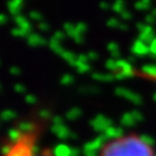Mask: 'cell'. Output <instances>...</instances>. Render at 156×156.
Listing matches in <instances>:
<instances>
[{
  "mask_svg": "<svg viewBox=\"0 0 156 156\" xmlns=\"http://www.w3.org/2000/svg\"><path fill=\"white\" fill-rule=\"evenodd\" d=\"M102 156H152V152L136 136H126L109 143L102 150Z\"/></svg>",
  "mask_w": 156,
  "mask_h": 156,
  "instance_id": "obj_1",
  "label": "cell"
},
{
  "mask_svg": "<svg viewBox=\"0 0 156 156\" xmlns=\"http://www.w3.org/2000/svg\"><path fill=\"white\" fill-rule=\"evenodd\" d=\"M90 126H91V128L95 132H97L98 134H102L107 128L113 126V123H112V121L109 118H107L106 115L97 114V115H95L94 118L90 121Z\"/></svg>",
  "mask_w": 156,
  "mask_h": 156,
  "instance_id": "obj_2",
  "label": "cell"
},
{
  "mask_svg": "<svg viewBox=\"0 0 156 156\" xmlns=\"http://www.w3.org/2000/svg\"><path fill=\"white\" fill-rule=\"evenodd\" d=\"M114 94H115L117 96L122 97V98L128 100L129 102H132V103H134V105H141V102H143L140 95H138V94H135V92H133V91H130V90H128V89H126V87H123V86L115 87Z\"/></svg>",
  "mask_w": 156,
  "mask_h": 156,
  "instance_id": "obj_3",
  "label": "cell"
},
{
  "mask_svg": "<svg viewBox=\"0 0 156 156\" xmlns=\"http://www.w3.org/2000/svg\"><path fill=\"white\" fill-rule=\"evenodd\" d=\"M108 141V139L103 135V134H98L92 141H87L83 145V151H94V152H98V150H101L105 145V143Z\"/></svg>",
  "mask_w": 156,
  "mask_h": 156,
  "instance_id": "obj_4",
  "label": "cell"
},
{
  "mask_svg": "<svg viewBox=\"0 0 156 156\" xmlns=\"http://www.w3.org/2000/svg\"><path fill=\"white\" fill-rule=\"evenodd\" d=\"M63 30H64L65 34L69 36L75 43L80 44V43L84 42V37H83V34H80L79 32L76 31L75 25H73V23H70V22H65V23L63 25Z\"/></svg>",
  "mask_w": 156,
  "mask_h": 156,
  "instance_id": "obj_5",
  "label": "cell"
},
{
  "mask_svg": "<svg viewBox=\"0 0 156 156\" xmlns=\"http://www.w3.org/2000/svg\"><path fill=\"white\" fill-rule=\"evenodd\" d=\"M130 52L135 57H144V55H149L150 54V48L147 44H145L144 42H141L139 38L134 41L132 48H130Z\"/></svg>",
  "mask_w": 156,
  "mask_h": 156,
  "instance_id": "obj_6",
  "label": "cell"
},
{
  "mask_svg": "<svg viewBox=\"0 0 156 156\" xmlns=\"http://www.w3.org/2000/svg\"><path fill=\"white\" fill-rule=\"evenodd\" d=\"M108 140H118L119 138H123V128L122 127H115V126H111L109 128H107L103 133H102Z\"/></svg>",
  "mask_w": 156,
  "mask_h": 156,
  "instance_id": "obj_7",
  "label": "cell"
},
{
  "mask_svg": "<svg viewBox=\"0 0 156 156\" xmlns=\"http://www.w3.org/2000/svg\"><path fill=\"white\" fill-rule=\"evenodd\" d=\"M51 130L53 134H55L59 139L64 140V139H69L70 138V133L71 130H69V128L63 123V124H58V126H53L51 127Z\"/></svg>",
  "mask_w": 156,
  "mask_h": 156,
  "instance_id": "obj_8",
  "label": "cell"
},
{
  "mask_svg": "<svg viewBox=\"0 0 156 156\" xmlns=\"http://www.w3.org/2000/svg\"><path fill=\"white\" fill-rule=\"evenodd\" d=\"M139 40L141 41V42H144L145 44H147V46H150L151 43H152V41L155 40V33H154V28H152V26H146V28L141 32V33H139Z\"/></svg>",
  "mask_w": 156,
  "mask_h": 156,
  "instance_id": "obj_9",
  "label": "cell"
},
{
  "mask_svg": "<svg viewBox=\"0 0 156 156\" xmlns=\"http://www.w3.org/2000/svg\"><path fill=\"white\" fill-rule=\"evenodd\" d=\"M70 152H71V146H69L64 143L57 144L52 150L53 156H70Z\"/></svg>",
  "mask_w": 156,
  "mask_h": 156,
  "instance_id": "obj_10",
  "label": "cell"
},
{
  "mask_svg": "<svg viewBox=\"0 0 156 156\" xmlns=\"http://www.w3.org/2000/svg\"><path fill=\"white\" fill-rule=\"evenodd\" d=\"M27 40V43L32 47H37V46H44L47 44V40L46 38H43L42 36L37 34V33H31L28 34V37L26 38Z\"/></svg>",
  "mask_w": 156,
  "mask_h": 156,
  "instance_id": "obj_11",
  "label": "cell"
},
{
  "mask_svg": "<svg viewBox=\"0 0 156 156\" xmlns=\"http://www.w3.org/2000/svg\"><path fill=\"white\" fill-rule=\"evenodd\" d=\"M91 79H94L96 81H101V83H111V81H114L115 80V77H114V74L92 73L91 74Z\"/></svg>",
  "mask_w": 156,
  "mask_h": 156,
  "instance_id": "obj_12",
  "label": "cell"
},
{
  "mask_svg": "<svg viewBox=\"0 0 156 156\" xmlns=\"http://www.w3.org/2000/svg\"><path fill=\"white\" fill-rule=\"evenodd\" d=\"M6 6H8L9 12H10L12 16L21 15V14H20L21 6H22V2H21V0H12V2H9V3L6 4Z\"/></svg>",
  "mask_w": 156,
  "mask_h": 156,
  "instance_id": "obj_13",
  "label": "cell"
},
{
  "mask_svg": "<svg viewBox=\"0 0 156 156\" xmlns=\"http://www.w3.org/2000/svg\"><path fill=\"white\" fill-rule=\"evenodd\" d=\"M107 51L111 53V58L118 60V59H122L121 58V51H119V46L115 42H108L107 44Z\"/></svg>",
  "mask_w": 156,
  "mask_h": 156,
  "instance_id": "obj_14",
  "label": "cell"
},
{
  "mask_svg": "<svg viewBox=\"0 0 156 156\" xmlns=\"http://www.w3.org/2000/svg\"><path fill=\"white\" fill-rule=\"evenodd\" d=\"M8 139L10 140V143L17 144V143H20L21 139H22V133H21L17 128H11V129L8 132Z\"/></svg>",
  "mask_w": 156,
  "mask_h": 156,
  "instance_id": "obj_15",
  "label": "cell"
},
{
  "mask_svg": "<svg viewBox=\"0 0 156 156\" xmlns=\"http://www.w3.org/2000/svg\"><path fill=\"white\" fill-rule=\"evenodd\" d=\"M135 123H136V121L134 119V117L132 115L130 112H127V113H124V114L122 115V118H121V124H122V127L130 128V127L135 126Z\"/></svg>",
  "mask_w": 156,
  "mask_h": 156,
  "instance_id": "obj_16",
  "label": "cell"
},
{
  "mask_svg": "<svg viewBox=\"0 0 156 156\" xmlns=\"http://www.w3.org/2000/svg\"><path fill=\"white\" fill-rule=\"evenodd\" d=\"M9 156H31V155L28 152V146H26L23 144H20V145L14 147L12 152Z\"/></svg>",
  "mask_w": 156,
  "mask_h": 156,
  "instance_id": "obj_17",
  "label": "cell"
},
{
  "mask_svg": "<svg viewBox=\"0 0 156 156\" xmlns=\"http://www.w3.org/2000/svg\"><path fill=\"white\" fill-rule=\"evenodd\" d=\"M80 115H81V109H80L79 107H73V108H70V109L66 112L65 118H66L68 121H75V119L79 118Z\"/></svg>",
  "mask_w": 156,
  "mask_h": 156,
  "instance_id": "obj_18",
  "label": "cell"
},
{
  "mask_svg": "<svg viewBox=\"0 0 156 156\" xmlns=\"http://www.w3.org/2000/svg\"><path fill=\"white\" fill-rule=\"evenodd\" d=\"M141 73L150 76L156 77V64H145L141 66Z\"/></svg>",
  "mask_w": 156,
  "mask_h": 156,
  "instance_id": "obj_19",
  "label": "cell"
},
{
  "mask_svg": "<svg viewBox=\"0 0 156 156\" xmlns=\"http://www.w3.org/2000/svg\"><path fill=\"white\" fill-rule=\"evenodd\" d=\"M74 68H75V70H76L77 73H81V74L89 73V71L91 70V66H90L87 63H83V62H80L79 59H77L76 63L74 64Z\"/></svg>",
  "mask_w": 156,
  "mask_h": 156,
  "instance_id": "obj_20",
  "label": "cell"
},
{
  "mask_svg": "<svg viewBox=\"0 0 156 156\" xmlns=\"http://www.w3.org/2000/svg\"><path fill=\"white\" fill-rule=\"evenodd\" d=\"M65 62H68L70 65H73L74 66V64L76 63V60H77V57L73 53V52H69V51H64L63 52V54L60 55Z\"/></svg>",
  "mask_w": 156,
  "mask_h": 156,
  "instance_id": "obj_21",
  "label": "cell"
},
{
  "mask_svg": "<svg viewBox=\"0 0 156 156\" xmlns=\"http://www.w3.org/2000/svg\"><path fill=\"white\" fill-rule=\"evenodd\" d=\"M17 129L21 132V133H30V132H32L33 129H34V126H33V123H31V122H20L19 124H17Z\"/></svg>",
  "mask_w": 156,
  "mask_h": 156,
  "instance_id": "obj_22",
  "label": "cell"
},
{
  "mask_svg": "<svg viewBox=\"0 0 156 156\" xmlns=\"http://www.w3.org/2000/svg\"><path fill=\"white\" fill-rule=\"evenodd\" d=\"M105 66H106L107 70H109L112 73H118L119 71V68H118V64H117V60L113 59V58L107 59L106 63H105Z\"/></svg>",
  "mask_w": 156,
  "mask_h": 156,
  "instance_id": "obj_23",
  "label": "cell"
},
{
  "mask_svg": "<svg viewBox=\"0 0 156 156\" xmlns=\"http://www.w3.org/2000/svg\"><path fill=\"white\" fill-rule=\"evenodd\" d=\"M48 46H49V48H51L54 53H57V54H59V55H62L63 52L65 51V49L62 47V44H60L59 42H55V41H53V40H49Z\"/></svg>",
  "mask_w": 156,
  "mask_h": 156,
  "instance_id": "obj_24",
  "label": "cell"
},
{
  "mask_svg": "<svg viewBox=\"0 0 156 156\" xmlns=\"http://www.w3.org/2000/svg\"><path fill=\"white\" fill-rule=\"evenodd\" d=\"M79 92H81V94H97V92H100V89L97 86L85 85V86L79 87Z\"/></svg>",
  "mask_w": 156,
  "mask_h": 156,
  "instance_id": "obj_25",
  "label": "cell"
},
{
  "mask_svg": "<svg viewBox=\"0 0 156 156\" xmlns=\"http://www.w3.org/2000/svg\"><path fill=\"white\" fill-rule=\"evenodd\" d=\"M112 10L114 11V12H117V14H122L126 9H124V3L122 2V0H115V2L112 4Z\"/></svg>",
  "mask_w": 156,
  "mask_h": 156,
  "instance_id": "obj_26",
  "label": "cell"
},
{
  "mask_svg": "<svg viewBox=\"0 0 156 156\" xmlns=\"http://www.w3.org/2000/svg\"><path fill=\"white\" fill-rule=\"evenodd\" d=\"M151 3H150V0H141V2H138L134 4V8L139 11H144V10H147L150 8Z\"/></svg>",
  "mask_w": 156,
  "mask_h": 156,
  "instance_id": "obj_27",
  "label": "cell"
},
{
  "mask_svg": "<svg viewBox=\"0 0 156 156\" xmlns=\"http://www.w3.org/2000/svg\"><path fill=\"white\" fill-rule=\"evenodd\" d=\"M139 139H140V141H141L143 144H145V145L149 146V147H151V146L154 145V138H152L151 135H149V134H141V135L139 136Z\"/></svg>",
  "mask_w": 156,
  "mask_h": 156,
  "instance_id": "obj_28",
  "label": "cell"
},
{
  "mask_svg": "<svg viewBox=\"0 0 156 156\" xmlns=\"http://www.w3.org/2000/svg\"><path fill=\"white\" fill-rule=\"evenodd\" d=\"M16 117V113L11 109H4L2 112V119L3 121H11Z\"/></svg>",
  "mask_w": 156,
  "mask_h": 156,
  "instance_id": "obj_29",
  "label": "cell"
},
{
  "mask_svg": "<svg viewBox=\"0 0 156 156\" xmlns=\"http://www.w3.org/2000/svg\"><path fill=\"white\" fill-rule=\"evenodd\" d=\"M11 34L12 36H15V37H20V38H27L28 37V33L27 32H25L22 28H20V27H14L12 30H11Z\"/></svg>",
  "mask_w": 156,
  "mask_h": 156,
  "instance_id": "obj_30",
  "label": "cell"
},
{
  "mask_svg": "<svg viewBox=\"0 0 156 156\" xmlns=\"http://www.w3.org/2000/svg\"><path fill=\"white\" fill-rule=\"evenodd\" d=\"M74 83V76L71 74H65L60 77V84L62 85H70Z\"/></svg>",
  "mask_w": 156,
  "mask_h": 156,
  "instance_id": "obj_31",
  "label": "cell"
},
{
  "mask_svg": "<svg viewBox=\"0 0 156 156\" xmlns=\"http://www.w3.org/2000/svg\"><path fill=\"white\" fill-rule=\"evenodd\" d=\"M106 25H107L108 27H111V28H119L121 22H119V20H118V19H115V17H111V19H108V20L106 21Z\"/></svg>",
  "mask_w": 156,
  "mask_h": 156,
  "instance_id": "obj_32",
  "label": "cell"
},
{
  "mask_svg": "<svg viewBox=\"0 0 156 156\" xmlns=\"http://www.w3.org/2000/svg\"><path fill=\"white\" fill-rule=\"evenodd\" d=\"M30 19L31 20H33V21H37V22H42V15L38 12V11H36V10H32V11H30Z\"/></svg>",
  "mask_w": 156,
  "mask_h": 156,
  "instance_id": "obj_33",
  "label": "cell"
},
{
  "mask_svg": "<svg viewBox=\"0 0 156 156\" xmlns=\"http://www.w3.org/2000/svg\"><path fill=\"white\" fill-rule=\"evenodd\" d=\"M63 38H64V32H62V31H55L54 33H53V36H52V38L51 40H53V41H55V42H62L63 41Z\"/></svg>",
  "mask_w": 156,
  "mask_h": 156,
  "instance_id": "obj_34",
  "label": "cell"
},
{
  "mask_svg": "<svg viewBox=\"0 0 156 156\" xmlns=\"http://www.w3.org/2000/svg\"><path fill=\"white\" fill-rule=\"evenodd\" d=\"M38 115H40V118H42V119H48V118H51V117H52L51 112L48 109H46V108H42V109L38 111Z\"/></svg>",
  "mask_w": 156,
  "mask_h": 156,
  "instance_id": "obj_35",
  "label": "cell"
},
{
  "mask_svg": "<svg viewBox=\"0 0 156 156\" xmlns=\"http://www.w3.org/2000/svg\"><path fill=\"white\" fill-rule=\"evenodd\" d=\"M149 48H150V58L151 59H154V60H156V38L152 41V43L149 46Z\"/></svg>",
  "mask_w": 156,
  "mask_h": 156,
  "instance_id": "obj_36",
  "label": "cell"
},
{
  "mask_svg": "<svg viewBox=\"0 0 156 156\" xmlns=\"http://www.w3.org/2000/svg\"><path fill=\"white\" fill-rule=\"evenodd\" d=\"M12 150H14V146H11L10 144H4L2 147V154L4 156H9L12 152Z\"/></svg>",
  "mask_w": 156,
  "mask_h": 156,
  "instance_id": "obj_37",
  "label": "cell"
},
{
  "mask_svg": "<svg viewBox=\"0 0 156 156\" xmlns=\"http://www.w3.org/2000/svg\"><path fill=\"white\" fill-rule=\"evenodd\" d=\"M155 21H156V17L150 12V14H147V15H145V17H144V22L146 23V25H149V26H152L154 23H155Z\"/></svg>",
  "mask_w": 156,
  "mask_h": 156,
  "instance_id": "obj_38",
  "label": "cell"
},
{
  "mask_svg": "<svg viewBox=\"0 0 156 156\" xmlns=\"http://www.w3.org/2000/svg\"><path fill=\"white\" fill-rule=\"evenodd\" d=\"M127 77H130V76H133L134 75V69H133V65L132 64H129L128 66H126L123 70H121Z\"/></svg>",
  "mask_w": 156,
  "mask_h": 156,
  "instance_id": "obj_39",
  "label": "cell"
},
{
  "mask_svg": "<svg viewBox=\"0 0 156 156\" xmlns=\"http://www.w3.org/2000/svg\"><path fill=\"white\" fill-rule=\"evenodd\" d=\"M27 146H28V152L31 156H36L38 152H40V147H38L36 144H30Z\"/></svg>",
  "mask_w": 156,
  "mask_h": 156,
  "instance_id": "obj_40",
  "label": "cell"
},
{
  "mask_svg": "<svg viewBox=\"0 0 156 156\" xmlns=\"http://www.w3.org/2000/svg\"><path fill=\"white\" fill-rule=\"evenodd\" d=\"M75 27H76V31L79 32L80 34H84V33L86 32V30H87V26H86V23H84V22H79V23H76V25H75Z\"/></svg>",
  "mask_w": 156,
  "mask_h": 156,
  "instance_id": "obj_41",
  "label": "cell"
},
{
  "mask_svg": "<svg viewBox=\"0 0 156 156\" xmlns=\"http://www.w3.org/2000/svg\"><path fill=\"white\" fill-rule=\"evenodd\" d=\"M130 113H132V115L134 117V119H135L136 122H141V121L144 119V115H143L141 112L138 111V109H134V111H132Z\"/></svg>",
  "mask_w": 156,
  "mask_h": 156,
  "instance_id": "obj_42",
  "label": "cell"
},
{
  "mask_svg": "<svg viewBox=\"0 0 156 156\" xmlns=\"http://www.w3.org/2000/svg\"><path fill=\"white\" fill-rule=\"evenodd\" d=\"M25 21H27V19H26L23 15H17V16H14V22H15L17 26L22 25Z\"/></svg>",
  "mask_w": 156,
  "mask_h": 156,
  "instance_id": "obj_43",
  "label": "cell"
},
{
  "mask_svg": "<svg viewBox=\"0 0 156 156\" xmlns=\"http://www.w3.org/2000/svg\"><path fill=\"white\" fill-rule=\"evenodd\" d=\"M52 124L53 126L63 124V117H60V115H53L52 117Z\"/></svg>",
  "mask_w": 156,
  "mask_h": 156,
  "instance_id": "obj_44",
  "label": "cell"
},
{
  "mask_svg": "<svg viewBox=\"0 0 156 156\" xmlns=\"http://www.w3.org/2000/svg\"><path fill=\"white\" fill-rule=\"evenodd\" d=\"M25 101H26L27 103H30V105H34V103L37 102V98H36L34 95H26V96H25Z\"/></svg>",
  "mask_w": 156,
  "mask_h": 156,
  "instance_id": "obj_45",
  "label": "cell"
},
{
  "mask_svg": "<svg viewBox=\"0 0 156 156\" xmlns=\"http://www.w3.org/2000/svg\"><path fill=\"white\" fill-rule=\"evenodd\" d=\"M14 90H15L17 94H23V92L26 91V89H25V86H23L22 84H15V85H14Z\"/></svg>",
  "mask_w": 156,
  "mask_h": 156,
  "instance_id": "obj_46",
  "label": "cell"
},
{
  "mask_svg": "<svg viewBox=\"0 0 156 156\" xmlns=\"http://www.w3.org/2000/svg\"><path fill=\"white\" fill-rule=\"evenodd\" d=\"M132 17H133V16H132V12L128 11V10H124V11L121 14V19H122V20H128V21H129Z\"/></svg>",
  "mask_w": 156,
  "mask_h": 156,
  "instance_id": "obj_47",
  "label": "cell"
},
{
  "mask_svg": "<svg viewBox=\"0 0 156 156\" xmlns=\"http://www.w3.org/2000/svg\"><path fill=\"white\" fill-rule=\"evenodd\" d=\"M37 27H38V30H41V31H48V30H49V25H48V23H46L44 21L38 22Z\"/></svg>",
  "mask_w": 156,
  "mask_h": 156,
  "instance_id": "obj_48",
  "label": "cell"
},
{
  "mask_svg": "<svg viewBox=\"0 0 156 156\" xmlns=\"http://www.w3.org/2000/svg\"><path fill=\"white\" fill-rule=\"evenodd\" d=\"M9 71H10V74H12V75H20V74H21V69H20L19 66H11V68L9 69Z\"/></svg>",
  "mask_w": 156,
  "mask_h": 156,
  "instance_id": "obj_49",
  "label": "cell"
},
{
  "mask_svg": "<svg viewBox=\"0 0 156 156\" xmlns=\"http://www.w3.org/2000/svg\"><path fill=\"white\" fill-rule=\"evenodd\" d=\"M114 77H115V80H119V81H122V80H124V79H127V76L122 73V71H118V73H115L114 74Z\"/></svg>",
  "mask_w": 156,
  "mask_h": 156,
  "instance_id": "obj_50",
  "label": "cell"
},
{
  "mask_svg": "<svg viewBox=\"0 0 156 156\" xmlns=\"http://www.w3.org/2000/svg\"><path fill=\"white\" fill-rule=\"evenodd\" d=\"M146 26H147V25H146L145 22H138V23L135 25V27H136V30H138V31H139L140 33H141V32H143V31H144V30L146 28Z\"/></svg>",
  "mask_w": 156,
  "mask_h": 156,
  "instance_id": "obj_51",
  "label": "cell"
},
{
  "mask_svg": "<svg viewBox=\"0 0 156 156\" xmlns=\"http://www.w3.org/2000/svg\"><path fill=\"white\" fill-rule=\"evenodd\" d=\"M87 57H89V60H97L98 59V54L96 52H94V51L89 52L87 53Z\"/></svg>",
  "mask_w": 156,
  "mask_h": 156,
  "instance_id": "obj_52",
  "label": "cell"
},
{
  "mask_svg": "<svg viewBox=\"0 0 156 156\" xmlns=\"http://www.w3.org/2000/svg\"><path fill=\"white\" fill-rule=\"evenodd\" d=\"M98 8L101 9V10H108L109 8H112L107 2H101L100 4H98Z\"/></svg>",
  "mask_w": 156,
  "mask_h": 156,
  "instance_id": "obj_53",
  "label": "cell"
},
{
  "mask_svg": "<svg viewBox=\"0 0 156 156\" xmlns=\"http://www.w3.org/2000/svg\"><path fill=\"white\" fill-rule=\"evenodd\" d=\"M77 59H79L80 62H83V63H87L89 62L87 54H79V55H77Z\"/></svg>",
  "mask_w": 156,
  "mask_h": 156,
  "instance_id": "obj_54",
  "label": "cell"
},
{
  "mask_svg": "<svg viewBox=\"0 0 156 156\" xmlns=\"http://www.w3.org/2000/svg\"><path fill=\"white\" fill-rule=\"evenodd\" d=\"M70 156H80V150L77 147H71V152H70Z\"/></svg>",
  "mask_w": 156,
  "mask_h": 156,
  "instance_id": "obj_55",
  "label": "cell"
},
{
  "mask_svg": "<svg viewBox=\"0 0 156 156\" xmlns=\"http://www.w3.org/2000/svg\"><path fill=\"white\" fill-rule=\"evenodd\" d=\"M119 30H122V31H128L129 27H128L126 23H122V22H121V25H119Z\"/></svg>",
  "mask_w": 156,
  "mask_h": 156,
  "instance_id": "obj_56",
  "label": "cell"
},
{
  "mask_svg": "<svg viewBox=\"0 0 156 156\" xmlns=\"http://www.w3.org/2000/svg\"><path fill=\"white\" fill-rule=\"evenodd\" d=\"M8 21V17L4 15V14H2V15H0V22H2V23H5Z\"/></svg>",
  "mask_w": 156,
  "mask_h": 156,
  "instance_id": "obj_57",
  "label": "cell"
},
{
  "mask_svg": "<svg viewBox=\"0 0 156 156\" xmlns=\"http://www.w3.org/2000/svg\"><path fill=\"white\" fill-rule=\"evenodd\" d=\"M127 60H128V63H130V64H133V63L135 62V58H134L133 55H130V57H128V58H127Z\"/></svg>",
  "mask_w": 156,
  "mask_h": 156,
  "instance_id": "obj_58",
  "label": "cell"
},
{
  "mask_svg": "<svg viewBox=\"0 0 156 156\" xmlns=\"http://www.w3.org/2000/svg\"><path fill=\"white\" fill-rule=\"evenodd\" d=\"M76 138H77V135H76L74 132H71V133H70V138H69V139H76Z\"/></svg>",
  "mask_w": 156,
  "mask_h": 156,
  "instance_id": "obj_59",
  "label": "cell"
},
{
  "mask_svg": "<svg viewBox=\"0 0 156 156\" xmlns=\"http://www.w3.org/2000/svg\"><path fill=\"white\" fill-rule=\"evenodd\" d=\"M151 14L156 17V8H152V9H151Z\"/></svg>",
  "mask_w": 156,
  "mask_h": 156,
  "instance_id": "obj_60",
  "label": "cell"
},
{
  "mask_svg": "<svg viewBox=\"0 0 156 156\" xmlns=\"http://www.w3.org/2000/svg\"><path fill=\"white\" fill-rule=\"evenodd\" d=\"M152 98H154V101H156V92L154 94V97H152Z\"/></svg>",
  "mask_w": 156,
  "mask_h": 156,
  "instance_id": "obj_61",
  "label": "cell"
},
{
  "mask_svg": "<svg viewBox=\"0 0 156 156\" xmlns=\"http://www.w3.org/2000/svg\"><path fill=\"white\" fill-rule=\"evenodd\" d=\"M155 156H156V155H155Z\"/></svg>",
  "mask_w": 156,
  "mask_h": 156,
  "instance_id": "obj_62",
  "label": "cell"
}]
</instances>
